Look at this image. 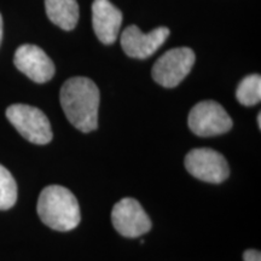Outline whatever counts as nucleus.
<instances>
[{
	"mask_svg": "<svg viewBox=\"0 0 261 261\" xmlns=\"http://www.w3.org/2000/svg\"><path fill=\"white\" fill-rule=\"evenodd\" d=\"M14 63L19 71L38 84L50 81L56 71L54 62L45 51L32 44H24L17 48Z\"/></svg>",
	"mask_w": 261,
	"mask_h": 261,
	"instance_id": "1a4fd4ad",
	"label": "nucleus"
},
{
	"mask_svg": "<svg viewBox=\"0 0 261 261\" xmlns=\"http://www.w3.org/2000/svg\"><path fill=\"white\" fill-rule=\"evenodd\" d=\"M45 9L50 21L63 31H73L79 21L76 0H45Z\"/></svg>",
	"mask_w": 261,
	"mask_h": 261,
	"instance_id": "9b49d317",
	"label": "nucleus"
},
{
	"mask_svg": "<svg viewBox=\"0 0 261 261\" xmlns=\"http://www.w3.org/2000/svg\"><path fill=\"white\" fill-rule=\"evenodd\" d=\"M237 100L244 107H253L261 100V76L259 74L248 75L241 81L236 91Z\"/></svg>",
	"mask_w": 261,
	"mask_h": 261,
	"instance_id": "f8f14e48",
	"label": "nucleus"
},
{
	"mask_svg": "<svg viewBox=\"0 0 261 261\" xmlns=\"http://www.w3.org/2000/svg\"><path fill=\"white\" fill-rule=\"evenodd\" d=\"M188 125L196 136L214 137L224 135L232 128V120L219 103L202 100L191 109Z\"/></svg>",
	"mask_w": 261,
	"mask_h": 261,
	"instance_id": "39448f33",
	"label": "nucleus"
},
{
	"mask_svg": "<svg viewBox=\"0 0 261 261\" xmlns=\"http://www.w3.org/2000/svg\"><path fill=\"white\" fill-rule=\"evenodd\" d=\"M6 117L23 138L33 144L45 145L52 140L51 123L38 108L14 104L6 109Z\"/></svg>",
	"mask_w": 261,
	"mask_h": 261,
	"instance_id": "7ed1b4c3",
	"label": "nucleus"
},
{
	"mask_svg": "<svg viewBox=\"0 0 261 261\" xmlns=\"http://www.w3.org/2000/svg\"><path fill=\"white\" fill-rule=\"evenodd\" d=\"M257 126H259V128H261V114L260 113L257 114Z\"/></svg>",
	"mask_w": 261,
	"mask_h": 261,
	"instance_id": "dca6fc26",
	"label": "nucleus"
},
{
	"mask_svg": "<svg viewBox=\"0 0 261 261\" xmlns=\"http://www.w3.org/2000/svg\"><path fill=\"white\" fill-rule=\"evenodd\" d=\"M122 24V12L109 0H94L92 25L98 40L106 45L114 44Z\"/></svg>",
	"mask_w": 261,
	"mask_h": 261,
	"instance_id": "9d476101",
	"label": "nucleus"
},
{
	"mask_svg": "<svg viewBox=\"0 0 261 261\" xmlns=\"http://www.w3.org/2000/svg\"><path fill=\"white\" fill-rule=\"evenodd\" d=\"M62 109L75 128L92 132L98 127L99 90L89 77L75 76L63 84L60 93Z\"/></svg>",
	"mask_w": 261,
	"mask_h": 261,
	"instance_id": "f257e3e1",
	"label": "nucleus"
},
{
	"mask_svg": "<svg viewBox=\"0 0 261 261\" xmlns=\"http://www.w3.org/2000/svg\"><path fill=\"white\" fill-rule=\"evenodd\" d=\"M17 201V184L12 174L0 165V211L12 208Z\"/></svg>",
	"mask_w": 261,
	"mask_h": 261,
	"instance_id": "ddd939ff",
	"label": "nucleus"
},
{
	"mask_svg": "<svg viewBox=\"0 0 261 261\" xmlns=\"http://www.w3.org/2000/svg\"><path fill=\"white\" fill-rule=\"evenodd\" d=\"M171 34L167 27H159L150 33H143L137 25H128L121 34V46L127 56L145 60L165 44Z\"/></svg>",
	"mask_w": 261,
	"mask_h": 261,
	"instance_id": "6e6552de",
	"label": "nucleus"
},
{
	"mask_svg": "<svg viewBox=\"0 0 261 261\" xmlns=\"http://www.w3.org/2000/svg\"><path fill=\"white\" fill-rule=\"evenodd\" d=\"M112 223L123 237L137 238L151 230V220L136 198L125 197L114 205Z\"/></svg>",
	"mask_w": 261,
	"mask_h": 261,
	"instance_id": "0eeeda50",
	"label": "nucleus"
},
{
	"mask_svg": "<svg viewBox=\"0 0 261 261\" xmlns=\"http://www.w3.org/2000/svg\"><path fill=\"white\" fill-rule=\"evenodd\" d=\"M195 52L189 47H175L162 55L152 67V79L166 89L177 87L190 74Z\"/></svg>",
	"mask_w": 261,
	"mask_h": 261,
	"instance_id": "20e7f679",
	"label": "nucleus"
},
{
	"mask_svg": "<svg viewBox=\"0 0 261 261\" xmlns=\"http://www.w3.org/2000/svg\"><path fill=\"white\" fill-rule=\"evenodd\" d=\"M37 211L42 223L61 232L74 230L81 220L76 197L61 185H50L41 191Z\"/></svg>",
	"mask_w": 261,
	"mask_h": 261,
	"instance_id": "f03ea898",
	"label": "nucleus"
},
{
	"mask_svg": "<svg viewBox=\"0 0 261 261\" xmlns=\"http://www.w3.org/2000/svg\"><path fill=\"white\" fill-rule=\"evenodd\" d=\"M185 168L192 177L212 184H220L230 175L226 160L211 148H197L189 151L185 158Z\"/></svg>",
	"mask_w": 261,
	"mask_h": 261,
	"instance_id": "423d86ee",
	"label": "nucleus"
},
{
	"mask_svg": "<svg viewBox=\"0 0 261 261\" xmlns=\"http://www.w3.org/2000/svg\"><path fill=\"white\" fill-rule=\"evenodd\" d=\"M244 261H261V254L259 250L248 249L243 254Z\"/></svg>",
	"mask_w": 261,
	"mask_h": 261,
	"instance_id": "4468645a",
	"label": "nucleus"
},
{
	"mask_svg": "<svg viewBox=\"0 0 261 261\" xmlns=\"http://www.w3.org/2000/svg\"><path fill=\"white\" fill-rule=\"evenodd\" d=\"M2 40H3V17L2 15H0V44H2Z\"/></svg>",
	"mask_w": 261,
	"mask_h": 261,
	"instance_id": "2eb2a0df",
	"label": "nucleus"
}]
</instances>
